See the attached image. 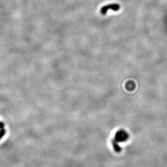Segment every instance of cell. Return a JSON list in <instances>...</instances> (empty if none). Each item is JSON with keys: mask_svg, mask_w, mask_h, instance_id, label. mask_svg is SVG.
Wrapping results in <instances>:
<instances>
[{"mask_svg": "<svg viewBox=\"0 0 167 167\" xmlns=\"http://www.w3.org/2000/svg\"><path fill=\"white\" fill-rule=\"evenodd\" d=\"M120 5L117 4V3L110 4V5H105L101 8L100 13L102 15H105V14H106L108 11L109 10H112V11H118L120 10Z\"/></svg>", "mask_w": 167, "mask_h": 167, "instance_id": "7a4b0ae2", "label": "cell"}, {"mask_svg": "<svg viewBox=\"0 0 167 167\" xmlns=\"http://www.w3.org/2000/svg\"><path fill=\"white\" fill-rule=\"evenodd\" d=\"M129 138V134L124 130L118 131L115 135V140L117 142H122L127 141Z\"/></svg>", "mask_w": 167, "mask_h": 167, "instance_id": "6da1fadb", "label": "cell"}, {"mask_svg": "<svg viewBox=\"0 0 167 167\" xmlns=\"http://www.w3.org/2000/svg\"><path fill=\"white\" fill-rule=\"evenodd\" d=\"M112 145L114 146V149H115L116 152H120L121 151V148L118 145V142L116 141L115 139H113L112 140Z\"/></svg>", "mask_w": 167, "mask_h": 167, "instance_id": "3957f363", "label": "cell"}, {"mask_svg": "<svg viewBox=\"0 0 167 167\" xmlns=\"http://www.w3.org/2000/svg\"><path fill=\"white\" fill-rule=\"evenodd\" d=\"M5 126V124L2 122H0V129H3Z\"/></svg>", "mask_w": 167, "mask_h": 167, "instance_id": "5b68a950", "label": "cell"}, {"mask_svg": "<svg viewBox=\"0 0 167 167\" xmlns=\"http://www.w3.org/2000/svg\"><path fill=\"white\" fill-rule=\"evenodd\" d=\"M6 130L4 129H1L0 130V140L3 138V137L5 135Z\"/></svg>", "mask_w": 167, "mask_h": 167, "instance_id": "277c9868", "label": "cell"}]
</instances>
